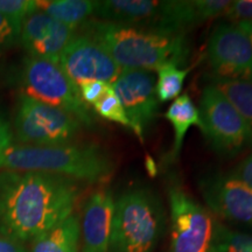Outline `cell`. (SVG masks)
<instances>
[{"mask_svg":"<svg viewBox=\"0 0 252 252\" xmlns=\"http://www.w3.org/2000/svg\"><path fill=\"white\" fill-rule=\"evenodd\" d=\"M76 181L40 172L0 173V234L33 241L74 210Z\"/></svg>","mask_w":252,"mask_h":252,"instance_id":"6da1fadb","label":"cell"},{"mask_svg":"<svg viewBox=\"0 0 252 252\" xmlns=\"http://www.w3.org/2000/svg\"><path fill=\"white\" fill-rule=\"evenodd\" d=\"M81 27L82 34L102 46L122 70L156 71L168 62L180 65L188 55L186 34H163L97 19Z\"/></svg>","mask_w":252,"mask_h":252,"instance_id":"7a4b0ae2","label":"cell"},{"mask_svg":"<svg viewBox=\"0 0 252 252\" xmlns=\"http://www.w3.org/2000/svg\"><path fill=\"white\" fill-rule=\"evenodd\" d=\"M2 167L9 171L48 173L91 184L104 181L113 172L111 158L96 145H12L5 152Z\"/></svg>","mask_w":252,"mask_h":252,"instance_id":"3957f363","label":"cell"},{"mask_svg":"<svg viewBox=\"0 0 252 252\" xmlns=\"http://www.w3.org/2000/svg\"><path fill=\"white\" fill-rule=\"evenodd\" d=\"M162 230L159 198L149 189H131L115 202L108 252H153Z\"/></svg>","mask_w":252,"mask_h":252,"instance_id":"277c9868","label":"cell"},{"mask_svg":"<svg viewBox=\"0 0 252 252\" xmlns=\"http://www.w3.org/2000/svg\"><path fill=\"white\" fill-rule=\"evenodd\" d=\"M21 84L24 96L70 113L81 124L93 125L89 109L82 102L77 87L56 63L28 56L24 61Z\"/></svg>","mask_w":252,"mask_h":252,"instance_id":"5b68a950","label":"cell"},{"mask_svg":"<svg viewBox=\"0 0 252 252\" xmlns=\"http://www.w3.org/2000/svg\"><path fill=\"white\" fill-rule=\"evenodd\" d=\"M198 112L201 131L216 152L236 153L252 143V126L213 84L203 88Z\"/></svg>","mask_w":252,"mask_h":252,"instance_id":"8992f818","label":"cell"},{"mask_svg":"<svg viewBox=\"0 0 252 252\" xmlns=\"http://www.w3.org/2000/svg\"><path fill=\"white\" fill-rule=\"evenodd\" d=\"M81 122L61 109L53 108L21 94L14 130L18 140L30 146H56L70 141Z\"/></svg>","mask_w":252,"mask_h":252,"instance_id":"52a82bcc","label":"cell"},{"mask_svg":"<svg viewBox=\"0 0 252 252\" xmlns=\"http://www.w3.org/2000/svg\"><path fill=\"white\" fill-rule=\"evenodd\" d=\"M171 208V252H209L214 222L209 213L179 184L168 187Z\"/></svg>","mask_w":252,"mask_h":252,"instance_id":"ba28073f","label":"cell"},{"mask_svg":"<svg viewBox=\"0 0 252 252\" xmlns=\"http://www.w3.org/2000/svg\"><path fill=\"white\" fill-rule=\"evenodd\" d=\"M207 56L213 76L252 82V46L236 24L220 23L214 27Z\"/></svg>","mask_w":252,"mask_h":252,"instance_id":"9c48e42d","label":"cell"},{"mask_svg":"<svg viewBox=\"0 0 252 252\" xmlns=\"http://www.w3.org/2000/svg\"><path fill=\"white\" fill-rule=\"evenodd\" d=\"M157 76L149 70H122L111 84L121 100L124 111L140 143H144L145 132L157 118L159 99L156 90Z\"/></svg>","mask_w":252,"mask_h":252,"instance_id":"30bf717a","label":"cell"},{"mask_svg":"<svg viewBox=\"0 0 252 252\" xmlns=\"http://www.w3.org/2000/svg\"><path fill=\"white\" fill-rule=\"evenodd\" d=\"M59 65L76 87L89 81L112 84L122 71L108 52L84 34L72 37L60 56Z\"/></svg>","mask_w":252,"mask_h":252,"instance_id":"8fae6325","label":"cell"},{"mask_svg":"<svg viewBox=\"0 0 252 252\" xmlns=\"http://www.w3.org/2000/svg\"><path fill=\"white\" fill-rule=\"evenodd\" d=\"M75 32L48 14L36 11L25 19L19 39L31 58L59 64L62 52L76 35Z\"/></svg>","mask_w":252,"mask_h":252,"instance_id":"7c38bea8","label":"cell"},{"mask_svg":"<svg viewBox=\"0 0 252 252\" xmlns=\"http://www.w3.org/2000/svg\"><path fill=\"white\" fill-rule=\"evenodd\" d=\"M204 200L223 219L252 225V188L230 175H214L200 182Z\"/></svg>","mask_w":252,"mask_h":252,"instance_id":"4fadbf2b","label":"cell"},{"mask_svg":"<svg viewBox=\"0 0 252 252\" xmlns=\"http://www.w3.org/2000/svg\"><path fill=\"white\" fill-rule=\"evenodd\" d=\"M228 0H172L162 1L159 15L150 31L163 34H186L190 28L223 17Z\"/></svg>","mask_w":252,"mask_h":252,"instance_id":"5bb4252c","label":"cell"},{"mask_svg":"<svg viewBox=\"0 0 252 252\" xmlns=\"http://www.w3.org/2000/svg\"><path fill=\"white\" fill-rule=\"evenodd\" d=\"M113 214L115 200L111 190L102 189L89 197L81 225L83 252H108Z\"/></svg>","mask_w":252,"mask_h":252,"instance_id":"9a60e30c","label":"cell"},{"mask_svg":"<svg viewBox=\"0 0 252 252\" xmlns=\"http://www.w3.org/2000/svg\"><path fill=\"white\" fill-rule=\"evenodd\" d=\"M161 2L154 0L96 1L94 17L97 20L150 30L159 15Z\"/></svg>","mask_w":252,"mask_h":252,"instance_id":"2e32d148","label":"cell"},{"mask_svg":"<svg viewBox=\"0 0 252 252\" xmlns=\"http://www.w3.org/2000/svg\"><path fill=\"white\" fill-rule=\"evenodd\" d=\"M81 239L80 217L71 214L32 241L31 252H78Z\"/></svg>","mask_w":252,"mask_h":252,"instance_id":"e0dca14e","label":"cell"},{"mask_svg":"<svg viewBox=\"0 0 252 252\" xmlns=\"http://www.w3.org/2000/svg\"><path fill=\"white\" fill-rule=\"evenodd\" d=\"M165 118L171 123L174 130V141H173L169 158L176 159L180 156L182 145H184V140L189 128L193 126H196L200 130L202 128L200 112L190 96L184 94L173 100L171 106L167 109Z\"/></svg>","mask_w":252,"mask_h":252,"instance_id":"ac0fdd59","label":"cell"},{"mask_svg":"<svg viewBox=\"0 0 252 252\" xmlns=\"http://www.w3.org/2000/svg\"><path fill=\"white\" fill-rule=\"evenodd\" d=\"M37 11L76 31L93 17L96 1L91 0H35Z\"/></svg>","mask_w":252,"mask_h":252,"instance_id":"d6986e66","label":"cell"},{"mask_svg":"<svg viewBox=\"0 0 252 252\" xmlns=\"http://www.w3.org/2000/svg\"><path fill=\"white\" fill-rule=\"evenodd\" d=\"M209 83L224 94L245 121L252 126V82L210 76Z\"/></svg>","mask_w":252,"mask_h":252,"instance_id":"ffe728a7","label":"cell"},{"mask_svg":"<svg viewBox=\"0 0 252 252\" xmlns=\"http://www.w3.org/2000/svg\"><path fill=\"white\" fill-rule=\"evenodd\" d=\"M190 69H180L173 62L165 63L157 69V96L160 103L169 102L180 96L186 77Z\"/></svg>","mask_w":252,"mask_h":252,"instance_id":"44dd1931","label":"cell"},{"mask_svg":"<svg viewBox=\"0 0 252 252\" xmlns=\"http://www.w3.org/2000/svg\"><path fill=\"white\" fill-rule=\"evenodd\" d=\"M209 252H252V236L232 231L220 223H214Z\"/></svg>","mask_w":252,"mask_h":252,"instance_id":"7402d4cb","label":"cell"},{"mask_svg":"<svg viewBox=\"0 0 252 252\" xmlns=\"http://www.w3.org/2000/svg\"><path fill=\"white\" fill-rule=\"evenodd\" d=\"M94 109L100 117L131 128V124L124 111V108H123L121 100H119L112 88L103 98H100L98 102L94 104Z\"/></svg>","mask_w":252,"mask_h":252,"instance_id":"603a6c76","label":"cell"},{"mask_svg":"<svg viewBox=\"0 0 252 252\" xmlns=\"http://www.w3.org/2000/svg\"><path fill=\"white\" fill-rule=\"evenodd\" d=\"M35 0H0V13L20 32L25 19L36 12Z\"/></svg>","mask_w":252,"mask_h":252,"instance_id":"cb8c5ba5","label":"cell"},{"mask_svg":"<svg viewBox=\"0 0 252 252\" xmlns=\"http://www.w3.org/2000/svg\"><path fill=\"white\" fill-rule=\"evenodd\" d=\"M112 86L110 83L99 81H89L77 86L81 99L86 105H94L100 98H103Z\"/></svg>","mask_w":252,"mask_h":252,"instance_id":"d4e9b609","label":"cell"},{"mask_svg":"<svg viewBox=\"0 0 252 252\" xmlns=\"http://www.w3.org/2000/svg\"><path fill=\"white\" fill-rule=\"evenodd\" d=\"M223 17L229 23H241V21H252V0H235L230 2L228 9Z\"/></svg>","mask_w":252,"mask_h":252,"instance_id":"484cf974","label":"cell"},{"mask_svg":"<svg viewBox=\"0 0 252 252\" xmlns=\"http://www.w3.org/2000/svg\"><path fill=\"white\" fill-rule=\"evenodd\" d=\"M20 32L12 25L7 18L0 13V47L7 48L19 40Z\"/></svg>","mask_w":252,"mask_h":252,"instance_id":"4316f807","label":"cell"},{"mask_svg":"<svg viewBox=\"0 0 252 252\" xmlns=\"http://www.w3.org/2000/svg\"><path fill=\"white\" fill-rule=\"evenodd\" d=\"M12 139H13V132L11 125L4 116L0 115V167H2L5 152L8 147L12 146Z\"/></svg>","mask_w":252,"mask_h":252,"instance_id":"83f0119b","label":"cell"},{"mask_svg":"<svg viewBox=\"0 0 252 252\" xmlns=\"http://www.w3.org/2000/svg\"><path fill=\"white\" fill-rule=\"evenodd\" d=\"M229 175L252 188V154L239 163Z\"/></svg>","mask_w":252,"mask_h":252,"instance_id":"f1b7e54d","label":"cell"},{"mask_svg":"<svg viewBox=\"0 0 252 252\" xmlns=\"http://www.w3.org/2000/svg\"><path fill=\"white\" fill-rule=\"evenodd\" d=\"M0 252H27L23 242L0 234Z\"/></svg>","mask_w":252,"mask_h":252,"instance_id":"f546056e","label":"cell"},{"mask_svg":"<svg viewBox=\"0 0 252 252\" xmlns=\"http://www.w3.org/2000/svg\"><path fill=\"white\" fill-rule=\"evenodd\" d=\"M236 25L244 32L252 46V21H241V23H236Z\"/></svg>","mask_w":252,"mask_h":252,"instance_id":"4dcf8cb0","label":"cell"}]
</instances>
